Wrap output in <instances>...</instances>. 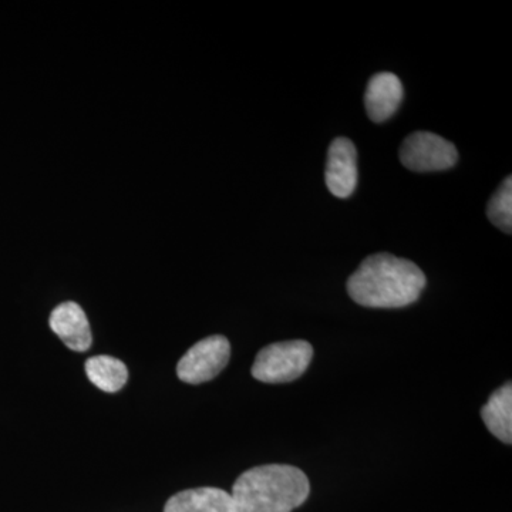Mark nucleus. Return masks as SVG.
Masks as SVG:
<instances>
[{
    "mask_svg": "<svg viewBox=\"0 0 512 512\" xmlns=\"http://www.w3.org/2000/svg\"><path fill=\"white\" fill-rule=\"evenodd\" d=\"M231 357V345L225 336L214 335L200 340L183 357L177 366L178 379L188 384L210 382L220 375Z\"/></svg>",
    "mask_w": 512,
    "mask_h": 512,
    "instance_id": "nucleus-5",
    "label": "nucleus"
},
{
    "mask_svg": "<svg viewBox=\"0 0 512 512\" xmlns=\"http://www.w3.org/2000/svg\"><path fill=\"white\" fill-rule=\"evenodd\" d=\"M311 493L308 477L288 464L245 471L232 487V512H292Z\"/></svg>",
    "mask_w": 512,
    "mask_h": 512,
    "instance_id": "nucleus-2",
    "label": "nucleus"
},
{
    "mask_svg": "<svg viewBox=\"0 0 512 512\" xmlns=\"http://www.w3.org/2000/svg\"><path fill=\"white\" fill-rule=\"evenodd\" d=\"M487 217L491 224L500 228L505 234L512 231V180L508 177L501 187L494 192L487 205Z\"/></svg>",
    "mask_w": 512,
    "mask_h": 512,
    "instance_id": "nucleus-12",
    "label": "nucleus"
},
{
    "mask_svg": "<svg viewBox=\"0 0 512 512\" xmlns=\"http://www.w3.org/2000/svg\"><path fill=\"white\" fill-rule=\"evenodd\" d=\"M313 348L305 340H289L266 346L255 357L252 376L262 383H289L311 365Z\"/></svg>",
    "mask_w": 512,
    "mask_h": 512,
    "instance_id": "nucleus-3",
    "label": "nucleus"
},
{
    "mask_svg": "<svg viewBox=\"0 0 512 512\" xmlns=\"http://www.w3.org/2000/svg\"><path fill=\"white\" fill-rule=\"evenodd\" d=\"M86 373L94 386L106 393H117L128 380L127 366L111 356L90 357L86 362Z\"/></svg>",
    "mask_w": 512,
    "mask_h": 512,
    "instance_id": "nucleus-11",
    "label": "nucleus"
},
{
    "mask_svg": "<svg viewBox=\"0 0 512 512\" xmlns=\"http://www.w3.org/2000/svg\"><path fill=\"white\" fill-rule=\"evenodd\" d=\"M487 429L503 443H512V384L505 383L495 390L481 410Z\"/></svg>",
    "mask_w": 512,
    "mask_h": 512,
    "instance_id": "nucleus-10",
    "label": "nucleus"
},
{
    "mask_svg": "<svg viewBox=\"0 0 512 512\" xmlns=\"http://www.w3.org/2000/svg\"><path fill=\"white\" fill-rule=\"evenodd\" d=\"M404 97L403 84L396 74L377 73L367 83L365 106L367 116L375 123H383L396 113Z\"/></svg>",
    "mask_w": 512,
    "mask_h": 512,
    "instance_id": "nucleus-8",
    "label": "nucleus"
},
{
    "mask_svg": "<svg viewBox=\"0 0 512 512\" xmlns=\"http://www.w3.org/2000/svg\"><path fill=\"white\" fill-rule=\"evenodd\" d=\"M50 329L74 352H86L93 343L89 319L76 302L60 303L49 319Z\"/></svg>",
    "mask_w": 512,
    "mask_h": 512,
    "instance_id": "nucleus-7",
    "label": "nucleus"
},
{
    "mask_svg": "<svg viewBox=\"0 0 512 512\" xmlns=\"http://www.w3.org/2000/svg\"><path fill=\"white\" fill-rule=\"evenodd\" d=\"M326 185L335 197L349 198L357 185V151L349 138L332 141L326 163Z\"/></svg>",
    "mask_w": 512,
    "mask_h": 512,
    "instance_id": "nucleus-6",
    "label": "nucleus"
},
{
    "mask_svg": "<svg viewBox=\"0 0 512 512\" xmlns=\"http://www.w3.org/2000/svg\"><path fill=\"white\" fill-rule=\"evenodd\" d=\"M164 512H232L231 494L215 487L192 488L173 495Z\"/></svg>",
    "mask_w": 512,
    "mask_h": 512,
    "instance_id": "nucleus-9",
    "label": "nucleus"
},
{
    "mask_svg": "<svg viewBox=\"0 0 512 512\" xmlns=\"http://www.w3.org/2000/svg\"><path fill=\"white\" fill-rule=\"evenodd\" d=\"M426 275L409 261L392 254L367 256L348 279L350 298L366 308L396 309L416 302Z\"/></svg>",
    "mask_w": 512,
    "mask_h": 512,
    "instance_id": "nucleus-1",
    "label": "nucleus"
},
{
    "mask_svg": "<svg viewBox=\"0 0 512 512\" xmlns=\"http://www.w3.org/2000/svg\"><path fill=\"white\" fill-rule=\"evenodd\" d=\"M399 156L404 167L414 173L448 170L458 160L454 144L430 131H416L407 137L400 147Z\"/></svg>",
    "mask_w": 512,
    "mask_h": 512,
    "instance_id": "nucleus-4",
    "label": "nucleus"
}]
</instances>
